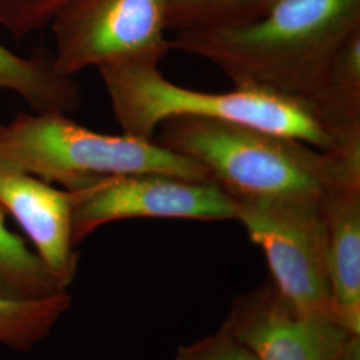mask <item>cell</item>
<instances>
[{"instance_id":"cell-1","label":"cell","mask_w":360,"mask_h":360,"mask_svg":"<svg viewBox=\"0 0 360 360\" xmlns=\"http://www.w3.org/2000/svg\"><path fill=\"white\" fill-rule=\"evenodd\" d=\"M358 28L360 0H275L245 23L178 32L169 47L218 65L235 87L307 107L335 52Z\"/></svg>"},{"instance_id":"cell-2","label":"cell","mask_w":360,"mask_h":360,"mask_svg":"<svg viewBox=\"0 0 360 360\" xmlns=\"http://www.w3.org/2000/svg\"><path fill=\"white\" fill-rule=\"evenodd\" d=\"M154 141L206 168L233 200L319 199L339 167L336 151L223 120L171 117Z\"/></svg>"},{"instance_id":"cell-3","label":"cell","mask_w":360,"mask_h":360,"mask_svg":"<svg viewBox=\"0 0 360 360\" xmlns=\"http://www.w3.org/2000/svg\"><path fill=\"white\" fill-rule=\"evenodd\" d=\"M0 165L65 190L129 174L211 180L206 168L154 139L96 132L53 112H19L7 124L0 123Z\"/></svg>"},{"instance_id":"cell-4","label":"cell","mask_w":360,"mask_h":360,"mask_svg":"<svg viewBox=\"0 0 360 360\" xmlns=\"http://www.w3.org/2000/svg\"><path fill=\"white\" fill-rule=\"evenodd\" d=\"M114 115L131 136L154 139L171 117H198L245 124L294 138L331 151L333 142L309 108L296 101L263 91L235 87L224 92L196 91L163 77L158 65H104L96 68Z\"/></svg>"},{"instance_id":"cell-5","label":"cell","mask_w":360,"mask_h":360,"mask_svg":"<svg viewBox=\"0 0 360 360\" xmlns=\"http://www.w3.org/2000/svg\"><path fill=\"white\" fill-rule=\"evenodd\" d=\"M168 0H72L51 20L52 63L72 77L104 65H158L167 56Z\"/></svg>"},{"instance_id":"cell-6","label":"cell","mask_w":360,"mask_h":360,"mask_svg":"<svg viewBox=\"0 0 360 360\" xmlns=\"http://www.w3.org/2000/svg\"><path fill=\"white\" fill-rule=\"evenodd\" d=\"M319 199L235 200L236 219L267 259L274 284L299 312L335 318Z\"/></svg>"},{"instance_id":"cell-7","label":"cell","mask_w":360,"mask_h":360,"mask_svg":"<svg viewBox=\"0 0 360 360\" xmlns=\"http://www.w3.org/2000/svg\"><path fill=\"white\" fill-rule=\"evenodd\" d=\"M72 240L77 245L95 230L116 220L135 218L231 220L236 202L212 180H190L162 174L114 175L77 190Z\"/></svg>"},{"instance_id":"cell-8","label":"cell","mask_w":360,"mask_h":360,"mask_svg":"<svg viewBox=\"0 0 360 360\" xmlns=\"http://www.w3.org/2000/svg\"><path fill=\"white\" fill-rule=\"evenodd\" d=\"M223 324L257 360H339L354 335L334 319L299 312L275 284L238 296Z\"/></svg>"},{"instance_id":"cell-9","label":"cell","mask_w":360,"mask_h":360,"mask_svg":"<svg viewBox=\"0 0 360 360\" xmlns=\"http://www.w3.org/2000/svg\"><path fill=\"white\" fill-rule=\"evenodd\" d=\"M339 167L321 200L335 318L360 335V144L334 150Z\"/></svg>"},{"instance_id":"cell-10","label":"cell","mask_w":360,"mask_h":360,"mask_svg":"<svg viewBox=\"0 0 360 360\" xmlns=\"http://www.w3.org/2000/svg\"><path fill=\"white\" fill-rule=\"evenodd\" d=\"M77 190H59L51 183L0 165V208L13 217L35 247V252L62 290L77 276L72 214Z\"/></svg>"},{"instance_id":"cell-11","label":"cell","mask_w":360,"mask_h":360,"mask_svg":"<svg viewBox=\"0 0 360 360\" xmlns=\"http://www.w3.org/2000/svg\"><path fill=\"white\" fill-rule=\"evenodd\" d=\"M307 108L333 150L360 143V28L335 52Z\"/></svg>"},{"instance_id":"cell-12","label":"cell","mask_w":360,"mask_h":360,"mask_svg":"<svg viewBox=\"0 0 360 360\" xmlns=\"http://www.w3.org/2000/svg\"><path fill=\"white\" fill-rule=\"evenodd\" d=\"M13 91L32 112L70 115L82 105V94L72 77L53 68L52 56L40 52L23 58L0 44V91Z\"/></svg>"},{"instance_id":"cell-13","label":"cell","mask_w":360,"mask_h":360,"mask_svg":"<svg viewBox=\"0 0 360 360\" xmlns=\"http://www.w3.org/2000/svg\"><path fill=\"white\" fill-rule=\"evenodd\" d=\"M62 290L37 252L25 239L8 230L6 212L0 208V297L13 300L43 299Z\"/></svg>"},{"instance_id":"cell-14","label":"cell","mask_w":360,"mask_h":360,"mask_svg":"<svg viewBox=\"0 0 360 360\" xmlns=\"http://www.w3.org/2000/svg\"><path fill=\"white\" fill-rule=\"evenodd\" d=\"M70 306L68 291L32 300L0 297V347L31 351L51 334Z\"/></svg>"},{"instance_id":"cell-15","label":"cell","mask_w":360,"mask_h":360,"mask_svg":"<svg viewBox=\"0 0 360 360\" xmlns=\"http://www.w3.org/2000/svg\"><path fill=\"white\" fill-rule=\"evenodd\" d=\"M275 0H168L167 28L175 34L235 26L267 11Z\"/></svg>"},{"instance_id":"cell-16","label":"cell","mask_w":360,"mask_h":360,"mask_svg":"<svg viewBox=\"0 0 360 360\" xmlns=\"http://www.w3.org/2000/svg\"><path fill=\"white\" fill-rule=\"evenodd\" d=\"M70 1L72 0H0V25L13 39L22 40L50 25Z\"/></svg>"},{"instance_id":"cell-17","label":"cell","mask_w":360,"mask_h":360,"mask_svg":"<svg viewBox=\"0 0 360 360\" xmlns=\"http://www.w3.org/2000/svg\"><path fill=\"white\" fill-rule=\"evenodd\" d=\"M175 360H257L250 348L223 324L215 334L181 346Z\"/></svg>"},{"instance_id":"cell-18","label":"cell","mask_w":360,"mask_h":360,"mask_svg":"<svg viewBox=\"0 0 360 360\" xmlns=\"http://www.w3.org/2000/svg\"><path fill=\"white\" fill-rule=\"evenodd\" d=\"M339 360H360V336L352 335L346 343Z\"/></svg>"}]
</instances>
